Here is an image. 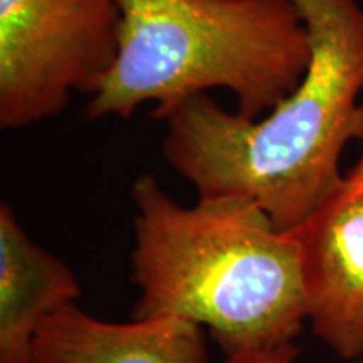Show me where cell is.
Returning <instances> with one entry per match:
<instances>
[{"instance_id":"6da1fadb","label":"cell","mask_w":363,"mask_h":363,"mask_svg":"<svg viewBox=\"0 0 363 363\" xmlns=\"http://www.w3.org/2000/svg\"><path fill=\"white\" fill-rule=\"evenodd\" d=\"M311 59L296 89L264 118L224 110L208 94L160 118L165 162L199 197H246L294 233L342 190L343 150L363 140V9L357 0H289Z\"/></svg>"},{"instance_id":"7a4b0ae2","label":"cell","mask_w":363,"mask_h":363,"mask_svg":"<svg viewBox=\"0 0 363 363\" xmlns=\"http://www.w3.org/2000/svg\"><path fill=\"white\" fill-rule=\"evenodd\" d=\"M131 318H180L227 357L293 343L306 321L298 239L246 197L182 206L145 174L131 187Z\"/></svg>"},{"instance_id":"3957f363","label":"cell","mask_w":363,"mask_h":363,"mask_svg":"<svg viewBox=\"0 0 363 363\" xmlns=\"http://www.w3.org/2000/svg\"><path fill=\"white\" fill-rule=\"evenodd\" d=\"M116 62L86 108L91 120H126L155 103L160 120L180 103L224 88L240 116L274 110L311 59L305 21L289 0H120Z\"/></svg>"},{"instance_id":"277c9868","label":"cell","mask_w":363,"mask_h":363,"mask_svg":"<svg viewBox=\"0 0 363 363\" xmlns=\"http://www.w3.org/2000/svg\"><path fill=\"white\" fill-rule=\"evenodd\" d=\"M120 0H0V126L56 116L93 96L120 52Z\"/></svg>"},{"instance_id":"5b68a950","label":"cell","mask_w":363,"mask_h":363,"mask_svg":"<svg viewBox=\"0 0 363 363\" xmlns=\"http://www.w3.org/2000/svg\"><path fill=\"white\" fill-rule=\"evenodd\" d=\"M301 256L306 321L338 357L363 355V185L345 184L294 230Z\"/></svg>"},{"instance_id":"8992f818","label":"cell","mask_w":363,"mask_h":363,"mask_svg":"<svg viewBox=\"0 0 363 363\" xmlns=\"http://www.w3.org/2000/svg\"><path fill=\"white\" fill-rule=\"evenodd\" d=\"M29 363H208L201 326L180 318L130 323L99 320L67 305L39 326Z\"/></svg>"},{"instance_id":"52a82bcc","label":"cell","mask_w":363,"mask_h":363,"mask_svg":"<svg viewBox=\"0 0 363 363\" xmlns=\"http://www.w3.org/2000/svg\"><path fill=\"white\" fill-rule=\"evenodd\" d=\"M74 272L27 235L12 207L0 206V363H29L48 316L78 301Z\"/></svg>"},{"instance_id":"ba28073f","label":"cell","mask_w":363,"mask_h":363,"mask_svg":"<svg viewBox=\"0 0 363 363\" xmlns=\"http://www.w3.org/2000/svg\"><path fill=\"white\" fill-rule=\"evenodd\" d=\"M298 355V348L294 343L283 345L272 350H259L239 353V355L227 357L222 363H294Z\"/></svg>"},{"instance_id":"9c48e42d","label":"cell","mask_w":363,"mask_h":363,"mask_svg":"<svg viewBox=\"0 0 363 363\" xmlns=\"http://www.w3.org/2000/svg\"><path fill=\"white\" fill-rule=\"evenodd\" d=\"M345 177H347V180L352 182V184L363 185V155L360 157V160L355 163V167H353L348 174H345Z\"/></svg>"},{"instance_id":"30bf717a","label":"cell","mask_w":363,"mask_h":363,"mask_svg":"<svg viewBox=\"0 0 363 363\" xmlns=\"http://www.w3.org/2000/svg\"><path fill=\"white\" fill-rule=\"evenodd\" d=\"M358 363H363V360H362V362H358Z\"/></svg>"}]
</instances>
